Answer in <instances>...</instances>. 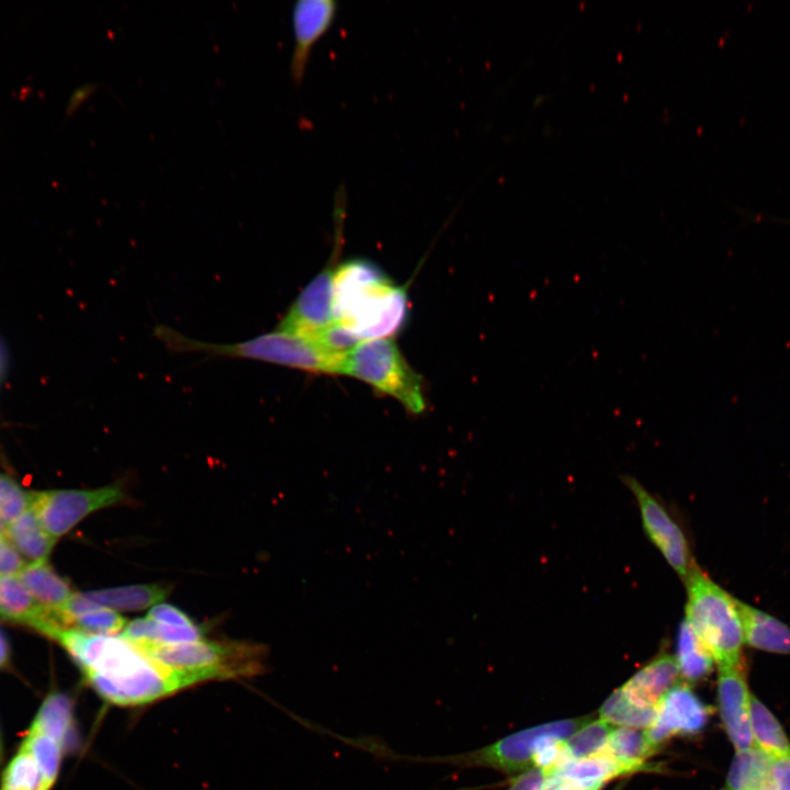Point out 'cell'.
I'll return each mask as SVG.
<instances>
[{"mask_svg":"<svg viewBox=\"0 0 790 790\" xmlns=\"http://www.w3.org/2000/svg\"><path fill=\"white\" fill-rule=\"evenodd\" d=\"M602 787V785L598 783H587L548 777L546 783L542 790H600Z\"/></svg>","mask_w":790,"mask_h":790,"instance_id":"e575fe53","label":"cell"},{"mask_svg":"<svg viewBox=\"0 0 790 790\" xmlns=\"http://www.w3.org/2000/svg\"><path fill=\"white\" fill-rule=\"evenodd\" d=\"M600 719L634 729L650 727L656 718V708H644L631 702L622 690H614L599 709Z\"/></svg>","mask_w":790,"mask_h":790,"instance_id":"83f0119b","label":"cell"},{"mask_svg":"<svg viewBox=\"0 0 790 790\" xmlns=\"http://www.w3.org/2000/svg\"><path fill=\"white\" fill-rule=\"evenodd\" d=\"M5 537L16 551L32 563L47 561L56 542V539L44 530L32 507L7 526Z\"/></svg>","mask_w":790,"mask_h":790,"instance_id":"44dd1931","label":"cell"},{"mask_svg":"<svg viewBox=\"0 0 790 790\" xmlns=\"http://www.w3.org/2000/svg\"><path fill=\"white\" fill-rule=\"evenodd\" d=\"M4 534H5V529L3 527V522L0 520V535H4Z\"/></svg>","mask_w":790,"mask_h":790,"instance_id":"f35d334b","label":"cell"},{"mask_svg":"<svg viewBox=\"0 0 790 790\" xmlns=\"http://www.w3.org/2000/svg\"><path fill=\"white\" fill-rule=\"evenodd\" d=\"M744 643L777 654L790 655V628L775 617L736 599Z\"/></svg>","mask_w":790,"mask_h":790,"instance_id":"2e32d148","label":"cell"},{"mask_svg":"<svg viewBox=\"0 0 790 790\" xmlns=\"http://www.w3.org/2000/svg\"><path fill=\"white\" fill-rule=\"evenodd\" d=\"M148 618L157 623L167 624L171 627H193L195 623L192 619L179 608L166 605H155L148 613Z\"/></svg>","mask_w":790,"mask_h":790,"instance_id":"1f68e13d","label":"cell"},{"mask_svg":"<svg viewBox=\"0 0 790 790\" xmlns=\"http://www.w3.org/2000/svg\"><path fill=\"white\" fill-rule=\"evenodd\" d=\"M32 754L41 776L38 790H50L59 774L64 746L30 727L22 743Z\"/></svg>","mask_w":790,"mask_h":790,"instance_id":"484cf974","label":"cell"},{"mask_svg":"<svg viewBox=\"0 0 790 790\" xmlns=\"http://www.w3.org/2000/svg\"><path fill=\"white\" fill-rule=\"evenodd\" d=\"M169 589L159 584H142L81 592L87 599L112 610L136 611L161 602Z\"/></svg>","mask_w":790,"mask_h":790,"instance_id":"ffe728a7","label":"cell"},{"mask_svg":"<svg viewBox=\"0 0 790 790\" xmlns=\"http://www.w3.org/2000/svg\"><path fill=\"white\" fill-rule=\"evenodd\" d=\"M32 729L54 738L63 746L72 729V707L70 699L60 692L48 695L38 709Z\"/></svg>","mask_w":790,"mask_h":790,"instance_id":"d4e9b609","label":"cell"},{"mask_svg":"<svg viewBox=\"0 0 790 790\" xmlns=\"http://www.w3.org/2000/svg\"><path fill=\"white\" fill-rule=\"evenodd\" d=\"M2 759H3V745H2V737H1V733H0V764L2 763Z\"/></svg>","mask_w":790,"mask_h":790,"instance_id":"74e56055","label":"cell"},{"mask_svg":"<svg viewBox=\"0 0 790 790\" xmlns=\"http://www.w3.org/2000/svg\"><path fill=\"white\" fill-rule=\"evenodd\" d=\"M154 334L170 350L261 361L313 373L343 374L347 354L327 348L318 338L275 329L233 343L201 341L162 325Z\"/></svg>","mask_w":790,"mask_h":790,"instance_id":"3957f363","label":"cell"},{"mask_svg":"<svg viewBox=\"0 0 790 790\" xmlns=\"http://www.w3.org/2000/svg\"><path fill=\"white\" fill-rule=\"evenodd\" d=\"M548 777V771L534 767L516 776L508 790H542Z\"/></svg>","mask_w":790,"mask_h":790,"instance_id":"836d02e7","label":"cell"},{"mask_svg":"<svg viewBox=\"0 0 790 790\" xmlns=\"http://www.w3.org/2000/svg\"><path fill=\"white\" fill-rule=\"evenodd\" d=\"M45 636L57 642L97 693L113 704H146L198 685L189 675L156 663L122 635L56 625Z\"/></svg>","mask_w":790,"mask_h":790,"instance_id":"6da1fadb","label":"cell"},{"mask_svg":"<svg viewBox=\"0 0 790 790\" xmlns=\"http://www.w3.org/2000/svg\"><path fill=\"white\" fill-rule=\"evenodd\" d=\"M25 566V561L4 535H0V575H13L20 573Z\"/></svg>","mask_w":790,"mask_h":790,"instance_id":"d6a6232c","label":"cell"},{"mask_svg":"<svg viewBox=\"0 0 790 790\" xmlns=\"http://www.w3.org/2000/svg\"><path fill=\"white\" fill-rule=\"evenodd\" d=\"M676 651L680 676L688 681H700L712 672L714 659L686 620L679 627Z\"/></svg>","mask_w":790,"mask_h":790,"instance_id":"cb8c5ba5","label":"cell"},{"mask_svg":"<svg viewBox=\"0 0 790 790\" xmlns=\"http://www.w3.org/2000/svg\"><path fill=\"white\" fill-rule=\"evenodd\" d=\"M685 583L686 621L719 667L740 665L744 635L736 599L697 566Z\"/></svg>","mask_w":790,"mask_h":790,"instance_id":"5b68a950","label":"cell"},{"mask_svg":"<svg viewBox=\"0 0 790 790\" xmlns=\"http://www.w3.org/2000/svg\"><path fill=\"white\" fill-rule=\"evenodd\" d=\"M772 780L776 790H790V758L774 760Z\"/></svg>","mask_w":790,"mask_h":790,"instance_id":"d590c367","label":"cell"},{"mask_svg":"<svg viewBox=\"0 0 790 790\" xmlns=\"http://www.w3.org/2000/svg\"><path fill=\"white\" fill-rule=\"evenodd\" d=\"M407 304L406 291L368 260L351 259L334 269V321L358 341L397 332L407 317Z\"/></svg>","mask_w":790,"mask_h":790,"instance_id":"7a4b0ae2","label":"cell"},{"mask_svg":"<svg viewBox=\"0 0 790 790\" xmlns=\"http://www.w3.org/2000/svg\"><path fill=\"white\" fill-rule=\"evenodd\" d=\"M343 374L392 396L413 414H420L426 408L421 376L409 366L390 338L357 343L347 354Z\"/></svg>","mask_w":790,"mask_h":790,"instance_id":"8992f818","label":"cell"},{"mask_svg":"<svg viewBox=\"0 0 790 790\" xmlns=\"http://www.w3.org/2000/svg\"><path fill=\"white\" fill-rule=\"evenodd\" d=\"M19 578L34 599L59 619L60 611L72 596L68 582L60 577L47 561L25 565L20 571Z\"/></svg>","mask_w":790,"mask_h":790,"instance_id":"e0dca14e","label":"cell"},{"mask_svg":"<svg viewBox=\"0 0 790 790\" xmlns=\"http://www.w3.org/2000/svg\"><path fill=\"white\" fill-rule=\"evenodd\" d=\"M156 663L193 677L198 684L259 675L264 669L262 645L239 641L180 644L135 643Z\"/></svg>","mask_w":790,"mask_h":790,"instance_id":"277c9868","label":"cell"},{"mask_svg":"<svg viewBox=\"0 0 790 790\" xmlns=\"http://www.w3.org/2000/svg\"><path fill=\"white\" fill-rule=\"evenodd\" d=\"M754 746L772 760L790 758V740L776 715L755 695L751 697Z\"/></svg>","mask_w":790,"mask_h":790,"instance_id":"d6986e66","label":"cell"},{"mask_svg":"<svg viewBox=\"0 0 790 790\" xmlns=\"http://www.w3.org/2000/svg\"><path fill=\"white\" fill-rule=\"evenodd\" d=\"M332 275L329 268L320 271L298 294L278 325V329L316 338L334 321Z\"/></svg>","mask_w":790,"mask_h":790,"instance_id":"8fae6325","label":"cell"},{"mask_svg":"<svg viewBox=\"0 0 790 790\" xmlns=\"http://www.w3.org/2000/svg\"><path fill=\"white\" fill-rule=\"evenodd\" d=\"M41 776L30 751L21 744L3 770L0 790H38Z\"/></svg>","mask_w":790,"mask_h":790,"instance_id":"f1b7e54d","label":"cell"},{"mask_svg":"<svg viewBox=\"0 0 790 790\" xmlns=\"http://www.w3.org/2000/svg\"><path fill=\"white\" fill-rule=\"evenodd\" d=\"M722 790H727V789L725 788V789H722Z\"/></svg>","mask_w":790,"mask_h":790,"instance_id":"ab89813d","label":"cell"},{"mask_svg":"<svg viewBox=\"0 0 790 790\" xmlns=\"http://www.w3.org/2000/svg\"><path fill=\"white\" fill-rule=\"evenodd\" d=\"M640 508L643 528L651 542L684 580L695 569L688 541L675 520L636 479L625 478Z\"/></svg>","mask_w":790,"mask_h":790,"instance_id":"9c48e42d","label":"cell"},{"mask_svg":"<svg viewBox=\"0 0 790 790\" xmlns=\"http://www.w3.org/2000/svg\"><path fill=\"white\" fill-rule=\"evenodd\" d=\"M658 751L652 745L645 732L640 729L620 726L610 735L606 751L607 754L633 772L650 770L646 759Z\"/></svg>","mask_w":790,"mask_h":790,"instance_id":"603a6c76","label":"cell"},{"mask_svg":"<svg viewBox=\"0 0 790 790\" xmlns=\"http://www.w3.org/2000/svg\"><path fill=\"white\" fill-rule=\"evenodd\" d=\"M680 672L676 659L661 654L637 670L620 689L640 707H657L662 698L677 684Z\"/></svg>","mask_w":790,"mask_h":790,"instance_id":"5bb4252c","label":"cell"},{"mask_svg":"<svg viewBox=\"0 0 790 790\" xmlns=\"http://www.w3.org/2000/svg\"><path fill=\"white\" fill-rule=\"evenodd\" d=\"M10 661V646L8 639L0 628V669L8 666Z\"/></svg>","mask_w":790,"mask_h":790,"instance_id":"8d00e7d4","label":"cell"},{"mask_svg":"<svg viewBox=\"0 0 790 790\" xmlns=\"http://www.w3.org/2000/svg\"><path fill=\"white\" fill-rule=\"evenodd\" d=\"M774 760L757 747L737 751L726 777L727 790H776Z\"/></svg>","mask_w":790,"mask_h":790,"instance_id":"ac0fdd59","label":"cell"},{"mask_svg":"<svg viewBox=\"0 0 790 790\" xmlns=\"http://www.w3.org/2000/svg\"><path fill=\"white\" fill-rule=\"evenodd\" d=\"M35 493L24 490L13 478L0 474V520L10 524L32 507Z\"/></svg>","mask_w":790,"mask_h":790,"instance_id":"f546056e","label":"cell"},{"mask_svg":"<svg viewBox=\"0 0 790 790\" xmlns=\"http://www.w3.org/2000/svg\"><path fill=\"white\" fill-rule=\"evenodd\" d=\"M710 719V708L686 684H677L658 702L656 718L645 734L659 751L674 736H695Z\"/></svg>","mask_w":790,"mask_h":790,"instance_id":"30bf717a","label":"cell"},{"mask_svg":"<svg viewBox=\"0 0 790 790\" xmlns=\"http://www.w3.org/2000/svg\"><path fill=\"white\" fill-rule=\"evenodd\" d=\"M124 496L116 484L89 490H48L34 494L32 508L44 530L57 540L91 512L117 504Z\"/></svg>","mask_w":790,"mask_h":790,"instance_id":"ba28073f","label":"cell"},{"mask_svg":"<svg viewBox=\"0 0 790 790\" xmlns=\"http://www.w3.org/2000/svg\"><path fill=\"white\" fill-rule=\"evenodd\" d=\"M629 774H633L629 767L607 754H600L584 759H565L549 777L603 786L613 778Z\"/></svg>","mask_w":790,"mask_h":790,"instance_id":"7402d4cb","label":"cell"},{"mask_svg":"<svg viewBox=\"0 0 790 790\" xmlns=\"http://www.w3.org/2000/svg\"><path fill=\"white\" fill-rule=\"evenodd\" d=\"M338 11L335 0H300L292 10L294 47L290 63L292 80L300 84L304 78L311 52L316 42L330 29Z\"/></svg>","mask_w":790,"mask_h":790,"instance_id":"4fadbf2b","label":"cell"},{"mask_svg":"<svg viewBox=\"0 0 790 790\" xmlns=\"http://www.w3.org/2000/svg\"><path fill=\"white\" fill-rule=\"evenodd\" d=\"M0 618L27 625L43 635L53 627L63 625L56 614L34 599L15 575H0Z\"/></svg>","mask_w":790,"mask_h":790,"instance_id":"9a60e30c","label":"cell"},{"mask_svg":"<svg viewBox=\"0 0 790 790\" xmlns=\"http://www.w3.org/2000/svg\"><path fill=\"white\" fill-rule=\"evenodd\" d=\"M751 697L742 664L719 667L720 716L726 735L736 752L754 747L751 730Z\"/></svg>","mask_w":790,"mask_h":790,"instance_id":"7c38bea8","label":"cell"},{"mask_svg":"<svg viewBox=\"0 0 790 790\" xmlns=\"http://www.w3.org/2000/svg\"><path fill=\"white\" fill-rule=\"evenodd\" d=\"M72 625L91 633L114 635L125 628L126 620L114 610L102 607L78 617Z\"/></svg>","mask_w":790,"mask_h":790,"instance_id":"4dcf8cb0","label":"cell"},{"mask_svg":"<svg viewBox=\"0 0 790 790\" xmlns=\"http://www.w3.org/2000/svg\"><path fill=\"white\" fill-rule=\"evenodd\" d=\"M612 731V724L601 719L588 721L564 740L563 747L566 759H584L602 754Z\"/></svg>","mask_w":790,"mask_h":790,"instance_id":"4316f807","label":"cell"},{"mask_svg":"<svg viewBox=\"0 0 790 790\" xmlns=\"http://www.w3.org/2000/svg\"><path fill=\"white\" fill-rule=\"evenodd\" d=\"M590 716L554 721L507 735L493 744L460 754L439 756H415L414 761L450 765L459 768H489L507 775L518 776L534 768L538 741L543 736L566 740Z\"/></svg>","mask_w":790,"mask_h":790,"instance_id":"52a82bcc","label":"cell"}]
</instances>
